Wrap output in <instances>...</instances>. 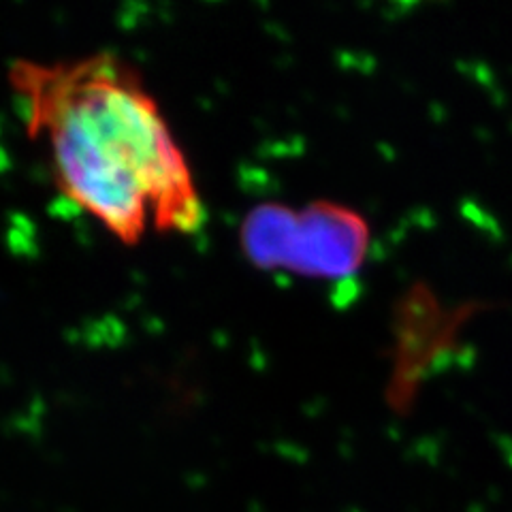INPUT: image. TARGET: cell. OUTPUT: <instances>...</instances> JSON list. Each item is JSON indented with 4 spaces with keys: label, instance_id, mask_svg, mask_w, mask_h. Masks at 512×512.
Listing matches in <instances>:
<instances>
[{
    "label": "cell",
    "instance_id": "cell-2",
    "mask_svg": "<svg viewBox=\"0 0 512 512\" xmlns=\"http://www.w3.org/2000/svg\"><path fill=\"white\" fill-rule=\"evenodd\" d=\"M363 244L361 220L331 207H314L301 216L282 214L274 207L254 214L246 227V246L259 263L320 274H342L355 267Z\"/></svg>",
    "mask_w": 512,
    "mask_h": 512
},
{
    "label": "cell",
    "instance_id": "cell-1",
    "mask_svg": "<svg viewBox=\"0 0 512 512\" xmlns=\"http://www.w3.org/2000/svg\"><path fill=\"white\" fill-rule=\"evenodd\" d=\"M7 79L58 190L122 244L203 227L188 160L131 64L109 52L54 62L20 58Z\"/></svg>",
    "mask_w": 512,
    "mask_h": 512
}]
</instances>
